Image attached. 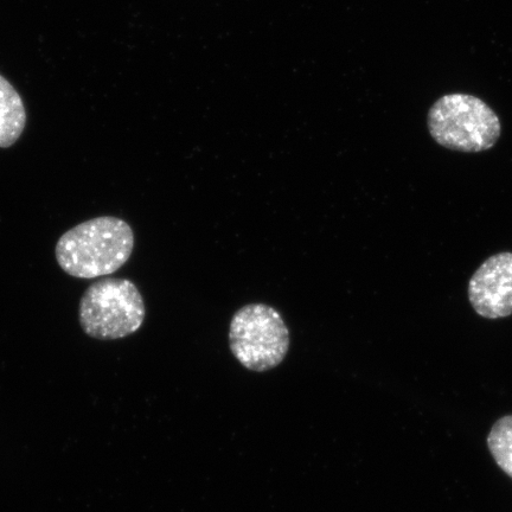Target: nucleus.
<instances>
[{
	"instance_id": "1",
	"label": "nucleus",
	"mask_w": 512,
	"mask_h": 512,
	"mask_svg": "<svg viewBox=\"0 0 512 512\" xmlns=\"http://www.w3.org/2000/svg\"><path fill=\"white\" fill-rule=\"evenodd\" d=\"M133 249L130 224L118 217L101 216L64 233L55 253L60 267L70 277L95 279L119 271L130 260Z\"/></svg>"
},
{
	"instance_id": "2",
	"label": "nucleus",
	"mask_w": 512,
	"mask_h": 512,
	"mask_svg": "<svg viewBox=\"0 0 512 512\" xmlns=\"http://www.w3.org/2000/svg\"><path fill=\"white\" fill-rule=\"evenodd\" d=\"M427 127L434 142L445 149L479 153L492 149L502 134L501 120L475 95L441 96L428 111Z\"/></svg>"
},
{
	"instance_id": "3",
	"label": "nucleus",
	"mask_w": 512,
	"mask_h": 512,
	"mask_svg": "<svg viewBox=\"0 0 512 512\" xmlns=\"http://www.w3.org/2000/svg\"><path fill=\"white\" fill-rule=\"evenodd\" d=\"M146 309L142 293L128 279L105 278L89 286L80 300L85 334L99 341L126 338L142 328Z\"/></svg>"
},
{
	"instance_id": "4",
	"label": "nucleus",
	"mask_w": 512,
	"mask_h": 512,
	"mask_svg": "<svg viewBox=\"0 0 512 512\" xmlns=\"http://www.w3.org/2000/svg\"><path fill=\"white\" fill-rule=\"evenodd\" d=\"M290 331L274 307L248 304L235 312L229 347L242 367L265 373L280 366L290 350Z\"/></svg>"
},
{
	"instance_id": "5",
	"label": "nucleus",
	"mask_w": 512,
	"mask_h": 512,
	"mask_svg": "<svg viewBox=\"0 0 512 512\" xmlns=\"http://www.w3.org/2000/svg\"><path fill=\"white\" fill-rule=\"evenodd\" d=\"M469 300L477 315L501 319L512 315V253L490 256L469 283Z\"/></svg>"
},
{
	"instance_id": "6",
	"label": "nucleus",
	"mask_w": 512,
	"mask_h": 512,
	"mask_svg": "<svg viewBox=\"0 0 512 512\" xmlns=\"http://www.w3.org/2000/svg\"><path fill=\"white\" fill-rule=\"evenodd\" d=\"M27 124V112L21 96L11 83L0 75V147L14 145Z\"/></svg>"
},
{
	"instance_id": "7",
	"label": "nucleus",
	"mask_w": 512,
	"mask_h": 512,
	"mask_svg": "<svg viewBox=\"0 0 512 512\" xmlns=\"http://www.w3.org/2000/svg\"><path fill=\"white\" fill-rule=\"evenodd\" d=\"M488 446L497 465L512 478V415L499 419L491 428Z\"/></svg>"
}]
</instances>
